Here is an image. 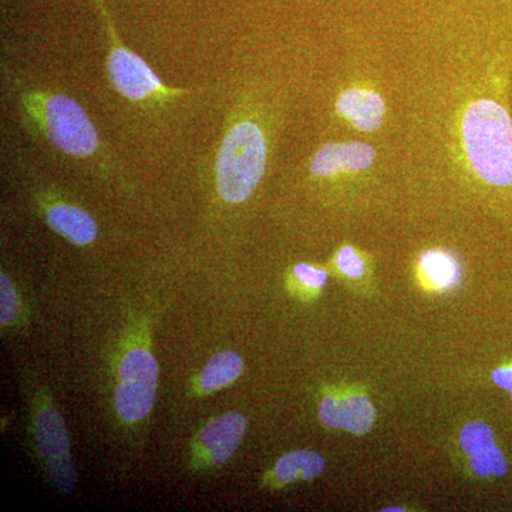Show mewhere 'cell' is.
I'll return each mask as SVG.
<instances>
[{"label": "cell", "instance_id": "5", "mask_svg": "<svg viewBox=\"0 0 512 512\" xmlns=\"http://www.w3.org/2000/svg\"><path fill=\"white\" fill-rule=\"evenodd\" d=\"M119 377L114 394L117 414L128 423L143 420L156 399L157 360L147 349L130 350L121 360Z\"/></svg>", "mask_w": 512, "mask_h": 512}, {"label": "cell", "instance_id": "16", "mask_svg": "<svg viewBox=\"0 0 512 512\" xmlns=\"http://www.w3.org/2000/svg\"><path fill=\"white\" fill-rule=\"evenodd\" d=\"M460 444L468 456H474V454L480 453L485 448L494 446L493 431H491L487 424L473 421V423H468L461 430Z\"/></svg>", "mask_w": 512, "mask_h": 512}, {"label": "cell", "instance_id": "20", "mask_svg": "<svg viewBox=\"0 0 512 512\" xmlns=\"http://www.w3.org/2000/svg\"><path fill=\"white\" fill-rule=\"evenodd\" d=\"M491 379L501 389L508 390L512 397V366L500 367V369L494 370Z\"/></svg>", "mask_w": 512, "mask_h": 512}, {"label": "cell", "instance_id": "10", "mask_svg": "<svg viewBox=\"0 0 512 512\" xmlns=\"http://www.w3.org/2000/svg\"><path fill=\"white\" fill-rule=\"evenodd\" d=\"M247 419L241 413H228L212 420L200 433V446L214 466L227 463L244 439Z\"/></svg>", "mask_w": 512, "mask_h": 512}, {"label": "cell", "instance_id": "7", "mask_svg": "<svg viewBox=\"0 0 512 512\" xmlns=\"http://www.w3.org/2000/svg\"><path fill=\"white\" fill-rule=\"evenodd\" d=\"M375 407L365 396L326 397L319 406V419L330 429L348 430L350 433L366 434L375 423Z\"/></svg>", "mask_w": 512, "mask_h": 512}, {"label": "cell", "instance_id": "13", "mask_svg": "<svg viewBox=\"0 0 512 512\" xmlns=\"http://www.w3.org/2000/svg\"><path fill=\"white\" fill-rule=\"evenodd\" d=\"M244 363L234 352H221L212 357L200 376V389L204 393L220 390L241 376Z\"/></svg>", "mask_w": 512, "mask_h": 512}, {"label": "cell", "instance_id": "15", "mask_svg": "<svg viewBox=\"0 0 512 512\" xmlns=\"http://www.w3.org/2000/svg\"><path fill=\"white\" fill-rule=\"evenodd\" d=\"M471 468L478 477H501L507 473V460L500 448L491 446L470 457Z\"/></svg>", "mask_w": 512, "mask_h": 512}, {"label": "cell", "instance_id": "14", "mask_svg": "<svg viewBox=\"0 0 512 512\" xmlns=\"http://www.w3.org/2000/svg\"><path fill=\"white\" fill-rule=\"evenodd\" d=\"M421 269L437 288H450L458 281V266L446 252H426L420 261Z\"/></svg>", "mask_w": 512, "mask_h": 512}, {"label": "cell", "instance_id": "1", "mask_svg": "<svg viewBox=\"0 0 512 512\" xmlns=\"http://www.w3.org/2000/svg\"><path fill=\"white\" fill-rule=\"evenodd\" d=\"M3 84L20 126L63 163L109 177L116 158L82 104L59 87L36 82L2 64Z\"/></svg>", "mask_w": 512, "mask_h": 512}, {"label": "cell", "instance_id": "2", "mask_svg": "<svg viewBox=\"0 0 512 512\" xmlns=\"http://www.w3.org/2000/svg\"><path fill=\"white\" fill-rule=\"evenodd\" d=\"M268 164V140L261 124L234 111L210 161L212 185L222 202L242 204L254 194Z\"/></svg>", "mask_w": 512, "mask_h": 512}, {"label": "cell", "instance_id": "12", "mask_svg": "<svg viewBox=\"0 0 512 512\" xmlns=\"http://www.w3.org/2000/svg\"><path fill=\"white\" fill-rule=\"evenodd\" d=\"M323 467H325V461L319 454L308 450L293 451V453L279 458L274 473L279 483L289 484L299 478L313 480L320 476Z\"/></svg>", "mask_w": 512, "mask_h": 512}, {"label": "cell", "instance_id": "19", "mask_svg": "<svg viewBox=\"0 0 512 512\" xmlns=\"http://www.w3.org/2000/svg\"><path fill=\"white\" fill-rule=\"evenodd\" d=\"M293 272H295L296 278L308 288H322L326 284V279H328V274L325 271H320V269L313 268L308 264L296 265Z\"/></svg>", "mask_w": 512, "mask_h": 512}, {"label": "cell", "instance_id": "17", "mask_svg": "<svg viewBox=\"0 0 512 512\" xmlns=\"http://www.w3.org/2000/svg\"><path fill=\"white\" fill-rule=\"evenodd\" d=\"M18 306L15 286L10 282L9 276L2 272L0 274V323L3 326H8L15 320Z\"/></svg>", "mask_w": 512, "mask_h": 512}, {"label": "cell", "instance_id": "3", "mask_svg": "<svg viewBox=\"0 0 512 512\" xmlns=\"http://www.w3.org/2000/svg\"><path fill=\"white\" fill-rule=\"evenodd\" d=\"M99 10L107 42L106 74L111 90L134 109L148 114L164 113L187 99L191 90L167 86L143 57L124 45L103 0H93Z\"/></svg>", "mask_w": 512, "mask_h": 512}, {"label": "cell", "instance_id": "21", "mask_svg": "<svg viewBox=\"0 0 512 512\" xmlns=\"http://www.w3.org/2000/svg\"><path fill=\"white\" fill-rule=\"evenodd\" d=\"M390 511L397 512V511H403V510H402V508H386V510H384V512H390Z\"/></svg>", "mask_w": 512, "mask_h": 512}, {"label": "cell", "instance_id": "4", "mask_svg": "<svg viewBox=\"0 0 512 512\" xmlns=\"http://www.w3.org/2000/svg\"><path fill=\"white\" fill-rule=\"evenodd\" d=\"M468 160L485 183L512 185V120L493 100L474 101L463 120Z\"/></svg>", "mask_w": 512, "mask_h": 512}, {"label": "cell", "instance_id": "18", "mask_svg": "<svg viewBox=\"0 0 512 512\" xmlns=\"http://www.w3.org/2000/svg\"><path fill=\"white\" fill-rule=\"evenodd\" d=\"M336 262H338L340 271L346 276H350V278H357V276L363 274L362 259L356 255L353 248L345 247L340 249Z\"/></svg>", "mask_w": 512, "mask_h": 512}, {"label": "cell", "instance_id": "9", "mask_svg": "<svg viewBox=\"0 0 512 512\" xmlns=\"http://www.w3.org/2000/svg\"><path fill=\"white\" fill-rule=\"evenodd\" d=\"M375 150L365 143H328L320 147L311 161V173L316 177H333L348 171L372 167Z\"/></svg>", "mask_w": 512, "mask_h": 512}, {"label": "cell", "instance_id": "8", "mask_svg": "<svg viewBox=\"0 0 512 512\" xmlns=\"http://www.w3.org/2000/svg\"><path fill=\"white\" fill-rule=\"evenodd\" d=\"M46 200L45 221L52 231L77 247H87L96 241L99 229L89 212L70 202Z\"/></svg>", "mask_w": 512, "mask_h": 512}, {"label": "cell", "instance_id": "11", "mask_svg": "<svg viewBox=\"0 0 512 512\" xmlns=\"http://www.w3.org/2000/svg\"><path fill=\"white\" fill-rule=\"evenodd\" d=\"M336 107L357 130L367 133H372L382 126L386 111L379 94L362 89H349L340 94Z\"/></svg>", "mask_w": 512, "mask_h": 512}, {"label": "cell", "instance_id": "6", "mask_svg": "<svg viewBox=\"0 0 512 512\" xmlns=\"http://www.w3.org/2000/svg\"><path fill=\"white\" fill-rule=\"evenodd\" d=\"M35 434L50 480L62 493H72L76 485V471L69 454L70 441L62 416L53 407H45L36 416Z\"/></svg>", "mask_w": 512, "mask_h": 512}]
</instances>
